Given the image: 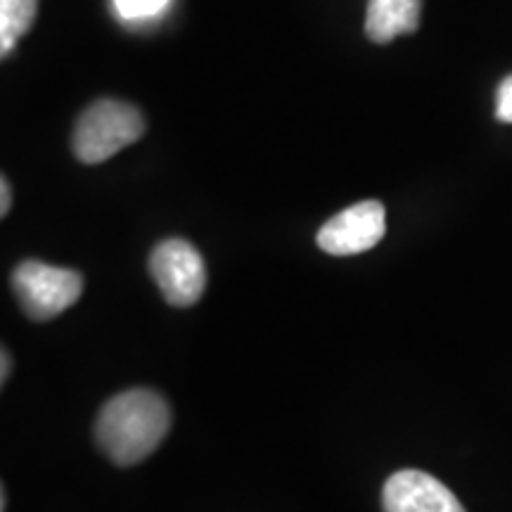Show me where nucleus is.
<instances>
[{"label":"nucleus","instance_id":"nucleus-1","mask_svg":"<svg viewBox=\"0 0 512 512\" xmlns=\"http://www.w3.org/2000/svg\"><path fill=\"white\" fill-rule=\"evenodd\" d=\"M169 427L171 411L162 396L152 389H128L102 406L95 439L114 465L128 467L157 451Z\"/></svg>","mask_w":512,"mask_h":512},{"label":"nucleus","instance_id":"nucleus-2","mask_svg":"<svg viewBox=\"0 0 512 512\" xmlns=\"http://www.w3.org/2000/svg\"><path fill=\"white\" fill-rule=\"evenodd\" d=\"M145 119L138 107L121 100H98L74 126L72 147L83 164H100L143 138Z\"/></svg>","mask_w":512,"mask_h":512},{"label":"nucleus","instance_id":"nucleus-3","mask_svg":"<svg viewBox=\"0 0 512 512\" xmlns=\"http://www.w3.org/2000/svg\"><path fill=\"white\" fill-rule=\"evenodd\" d=\"M12 290L29 318L50 320L79 302L83 278L72 268L24 261L12 273Z\"/></svg>","mask_w":512,"mask_h":512},{"label":"nucleus","instance_id":"nucleus-4","mask_svg":"<svg viewBox=\"0 0 512 512\" xmlns=\"http://www.w3.org/2000/svg\"><path fill=\"white\" fill-rule=\"evenodd\" d=\"M150 275L171 306L188 309L202 299L207 287V268L202 254L190 242L171 238L159 242L150 254Z\"/></svg>","mask_w":512,"mask_h":512},{"label":"nucleus","instance_id":"nucleus-5","mask_svg":"<svg viewBox=\"0 0 512 512\" xmlns=\"http://www.w3.org/2000/svg\"><path fill=\"white\" fill-rule=\"evenodd\" d=\"M384 230H387L384 207L375 200H366L332 216L318 230L316 240L325 254L351 256L373 249L384 238Z\"/></svg>","mask_w":512,"mask_h":512},{"label":"nucleus","instance_id":"nucleus-6","mask_svg":"<svg viewBox=\"0 0 512 512\" xmlns=\"http://www.w3.org/2000/svg\"><path fill=\"white\" fill-rule=\"evenodd\" d=\"M384 512H465L453 491L420 470H401L382 489Z\"/></svg>","mask_w":512,"mask_h":512},{"label":"nucleus","instance_id":"nucleus-7","mask_svg":"<svg viewBox=\"0 0 512 512\" xmlns=\"http://www.w3.org/2000/svg\"><path fill=\"white\" fill-rule=\"evenodd\" d=\"M422 0H368L366 34L375 43H392L396 36L420 27Z\"/></svg>","mask_w":512,"mask_h":512},{"label":"nucleus","instance_id":"nucleus-8","mask_svg":"<svg viewBox=\"0 0 512 512\" xmlns=\"http://www.w3.org/2000/svg\"><path fill=\"white\" fill-rule=\"evenodd\" d=\"M38 0H0V53L8 55L34 24Z\"/></svg>","mask_w":512,"mask_h":512},{"label":"nucleus","instance_id":"nucleus-9","mask_svg":"<svg viewBox=\"0 0 512 512\" xmlns=\"http://www.w3.org/2000/svg\"><path fill=\"white\" fill-rule=\"evenodd\" d=\"M114 5L124 19H145L159 15L169 5V0H114Z\"/></svg>","mask_w":512,"mask_h":512},{"label":"nucleus","instance_id":"nucleus-10","mask_svg":"<svg viewBox=\"0 0 512 512\" xmlns=\"http://www.w3.org/2000/svg\"><path fill=\"white\" fill-rule=\"evenodd\" d=\"M496 117L503 124H512V74L505 76L496 93Z\"/></svg>","mask_w":512,"mask_h":512},{"label":"nucleus","instance_id":"nucleus-11","mask_svg":"<svg viewBox=\"0 0 512 512\" xmlns=\"http://www.w3.org/2000/svg\"><path fill=\"white\" fill-rule=\"evenodd\" d=\"M0 200H3V204H0V216H8L10 204H12V190H10L8 178H3V181H0Z\"/></svg>","mask_w":512,"mask_h":512},{"label":"nucleus","instance_id":"nucleus-12","mask_svg":"<svg viewBox=\"0 0 512 512\" xmlns=\"http://www.w3.org/2000/svg\"><path fill=\"white\" fill-rule=\"evenodd\" d=\"M10 368H12V361H10V356H8V351L3 349V382L8 380V373H10Z\"/></svg>","mask_w":512,"mask_h":512}]
</instances>
